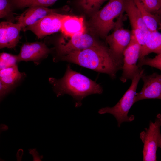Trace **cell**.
Masks as SVG:
<instances>
[{
  "instance_id": "83f0119b",
  "label": "cell",
  "mask_w": 161,
  "mask_h": 161,
  "mask_svg": "<svg viewBox=\"0 0 161 161\" xmlns=\"http://www.w3.org/2000/svg\"><path fill=\"white\" fill-rule=\"evenodd\" d=\"M157 119L161 121V114H159L157 115Z\"/></svg>"
},
{
  "instance_id": "e0dca14e",
  "label": "cell",
  "mask_w": 161,
  "mask_h": 161,
  "mask_svg": "<svg viewBox=\"0 0 161 161\" xmlns=\"http://www.w3.org/2000/svg\"><path fill=\"white\" fill-rule=\"evenodd\" d=\"M134 1L140 12L143 22L148 30L153 32L161 29V17L147 10L139 0Z\"/></svg>"
},
{
  "instance_id": "ffe728a7",
  "label": "cell",
  "mask_w": 161,
  "mask_h": 161,
  "mask_svg": "<svg viewBox=\"0 0 161 161\" xmlns=\"http://www.w3.org/2000/svg\"><path fill=\"white\" fill-rule=\"evenodd\" d=\"M107 0H77L78 5L86 13L92 14L98 11Z\"/></svg>"
},
{
  "instance_id": "9c48e42d",
  "label": "cell",
  "mask_w": 161,
  "mask_h": 161,
  "mask_svg": "<svg viewBox=\"0 0 161 161\" xmlns=\"http://www.w3.org/2000/svg\"><path fill=\"white\" fill-rule=\"evenodd\" d=\"M64 15L55 13L47 15L24 30L32 32L39 38L61 30L62 19Z\"/></svg>"
},
{
  "instance_id": "6da1fadb",
  "label": "cell",
  "mask_w": 161,
  "mask_h": 161,
  "mask_svg": "<svg viewBox=\"0 0 161 161\" xmlns=\"http://www.w3.org/2000/svg\"><path fill=\"white\" fill-rule=\"evenodd\" d=\"M61 59L107 74L112 78H115L117 72L122 69L109 47L101 44L61 56Z\"/></svg>"
},
{
  "instance_id": "8992f818",
  "label": "cell",
  "mask_w": 161,
  "mask_h": 161,
  "mask_svg": "<svg viewBox=\"0 0 161 161\" xmlns=\"http://www.w3.org/2000/svg\"><path fill=\"white\" fill-rule=\"evenodd\" d=\"M140 49V45L132 34L130 41L123 54L122 73L120 78L123 82L132 80L141 69L137 66Z\"/></svg>"
},
{
  "instance_id": "5bb4252c",
  "label": "cell",
  "mask_w": 161,
  "mask_h": 161,
  "mask_svg": "<svg viewBox=\"0 0 161 161\" xmlns=\"http://www.w3.org/2000/svg\"><path fill=\"white\" fill-rule=\"evenodd\" d=\"M83 18L64 15L62 19L61 30L64 36L71 37L85 33Z\"/></svg>"
},
{
  "instance_id": "44dd1931",
  "label": "cell",
  "mask_w": 161,
  "mask_h": 161,
  "mask_svg": "<svg viewBox=\"0 0 161 161\" xmlns=\"http://www.w3.org/2000/svg\"><path fill=\"white\" fill-rule=\"evenodd\" d=\"M13 8L9 0H0V18H5L8 21L13 22L15 17Z\"/></svg>"
},
{
  "instance_id": "7402d4cb",
  "label": "cell",
  "mask_w": 161,
  "mask_h": 161,
  "mask_svg": "<svg viewBox=\"0 0 161 161\" xmlns=\"http://www.w3.org/2000/svg\"><path fill=\"white\" fill-rule=\"evenodd\" d=\"M18 62L17 55L2 52L0 55V70L11 67Z\"/></svg>"
},
{
  "instance_id": "4fadbf2b",
  "label": "cell",
  "mask_w": 161,
  "mask_h": 161,
  "mask_svg": "<svg viewBox=\"0 0 161 161\" xmlns=\"http://www.w3.org/2000/svg\"><path fill=\"white\" fill-rule=\"evenodd\" d=\"M60 9H52L40 6H34L28 7L18 18V22L22 30L31 25L41 18L49 15L58 13Z\"/></svg>"
},
{
  "instance_id": "d4e9b609",
  "label": "cell",
  "mask_w": 161,
  "mask_h": 161,
  "mask_svg": "<svg viewBox=\"0 0 161 161\" xmlns=\"http://www.w3.org/2000/svg\"><path fill=\"white\" fill-rule=\"evenodd\" d=\"M132 34L141 47L145 44L149 32H147L139 28L132 29Z\"/></svg>"
},
{
  "instance_id": "52a82bcc",
  "label": "cell",
  "mask_w": 161,
  "mask_h": 161,
  "mask_svg": "<svg viewBox=\"0 0 161 161\" xmlns=\"http://www.w3.org/2000/svg\"><path fill=\"white\" fill-rule=\"evenodd\" d=\"M161 121L157 119L150 121L148 128H145L140 134L143 143V151L144 161H156V152L158 146L159 137L160 133Z\"/></svg>"
},
{
  "instance_id": "7a4b0ae2",
  "label": "cell",
  "mask_w": 161,
  "mask_h": 161,
  "mask_svg": "<svg viewBox=\"0 0 161 161\" xmlns=\"http://www.w3.org/2000/svg\"><path fill=\"white\" fill-rule=\"evenodd\" d=\"M53 90L58 97L65 94L70 95L75 102L76 107L82 104V100L92 94H101L103 91L101 86L85 76L74 71L69 65L61 78L49 79Z\"/></svg>"
},
{
  "instance_id": "d6986e66",
  "label": "cell",
  "mask_w": 161,
  "mask_h": 161,
  "mask_svg": "<svg viewBox=\"0 0 161 161\" xmlns=\"http://www.w3.org/2000/svg\"><path fill=\"white\" fill-rule=\"evenodd\" d=\"M58 0H9L13 9H22L34 6L48 7Z\"/></svg>"
},
{
  "instance_id": "4316f807",
  "label": "cell",
  "mask_w": 161,
  "mask_h": 161,
  "mask_svg": "<svg viewBox=\"0 0 161 161\" xmlns=\"http://www.w3.org/2000/svg\"><path fill=\"white\" fill-rule=\"evenodd\" d=\"M158 146L161 148V134L160 133L159 137Z\"/></svg>"
},
{
  "instance_id": "603a6c76",
  "label": "cell",
  "mask_w": 161,
  "mask_h": 161,
  "mask_svg": "<svg viewBox=\"0 0 161 161\" xmlns=\"http://www.w3.org/2000/svg\"><path fill=\"white\" fill-rule=\"evenodd\" d=\"M148 11L161 17V4L159 0H139Z\"/></svg>"
},
{
  "instance_id": "f1b7e54d",
  "label": "cell",
  "mask_w": 161,
  "mask_h": 161,
  "mask_svg": "<svg viewBox=\"0 0 161 161\" xmlns=\"http://www.w3.org/2000/svg\"><path fill=\"white\" fill-rule=\"evenodd\" d=\"M159 1L161 4V0H159Z\"/></svg>"
},
{
  "instance_id": "30bf717a",
  "label": "cell",
  "mask_w": 161,
  "mask_h": 161,
  "mask_svg": "<svg viewBox=\"0 0 161 161\" xmlns=\"http://www.w3.org/2000/svg\"><path fill=\"white\" fill-rule=\"evenodd\" d=\"M141 79L143 86L141 91L136 93L135 103L145 99L161 100V74L154 73L146 75L144 74Z\"/></svg>"
},
{
  "instance_id": "2e32d148",
  "label": "cell",
  "mask_w": 161,
  "mask_h": 161,
  "mask_svg": "<svg viewBox=\"0 0 161 161\" xmlns=\"http://www.w3.org/2000/svg\"><path fill=\"white\" fill-rule=\"evenodd\" d=\"M125 12L128 17L132 29L139 28L147 32H149L143 22L140 12L134 0H126Z\"/></svg>"
},
{
  "instance_id": "ba28073f",
  "label": "cell",
  "mask_w": 161,
  "mask_h": 161,
  "mask_svg": "<svg viewBox=\"0 0 161 161\" xmlns=\"http://www.w3.org/2000/svg\"><path fill=\"white\" fill-rule=\"evenodd\" d=\"M100 44L91 35L84 33L71 37L64 36L58 42L57 49L63 56Z\"/></svg>"
},
{
  "instance_id": "7c38bea8",
  "label": "cell",
  "mask_w": 161,
  "mask_h": 161,
  "mask_svg": "<svg viewBox=\"0 0 161 161\" xmlns=\"http://www.w3.org/2000/svg\"><path fill=\"white\" fill-rule=\"evenodd\" d=\"M22 30L18 23H15L8 21L0 23V48H13L18 43L20 33Z\"/></svg>"
},
{
  "instance_id": "8fae6325",
  "label": "cell",
  "mask_w": 161,
  "mask_h": 161,
  "mask_svg": "<svg viewBox=\"0 0 161 161\" xmlns=\"http://www.w3.org/2000/svg\"><path fill=\"white\" fill-rule=\"evenodd\" d=\"M51 52L44 42H36L26 43L21 47L18 55V62L32 61L37 64L42 59L47 57Z\"/></svg>"
},
{
  "instance_id": "484cf974",
  "label": "cell",
  "mask_w": 161,
  "mask_h": 161,
  "mask_svg": "<svg viewBox=\"0 0 161 161\" xmlns=\"http://www.w3.org/2000/svg\"><path fill=\"white\" fill-rule=\"evenodd\" d=\"M13 86L4 83L0 81V100L2 99L12 89Z\"/></svg>"
},
{
  "instance_id": "ac0fdd59",
  "label": "cell",
  "mask_w": 161,
  "mask_h": 161,
  "mask_svg": "<svg viewBox=\"0 0 161 161\" xmlns=\"http://www.w3.org/2000/svg\"><path fill=\"white\" fill-rule=\"evenodd\" d=\"M23 76L16 64L0 70V81L13 86L21 79Z\"/></svg>"
},
{
  "instance_id": "3957f363",
  "label": "cell",
  "mask_w": 161,
  "mask_h": 161,
  "mask_svg": "<svg viewBox=\"0 0 161 161\" xmlns=\"http://www.w3.org/2000/svg\"><path fill=\"white\" fill-rule=\"evenodd\" d=\"M126 0H109L101 9L92 14L90 25L94 31L105 38L114 27V20L123 15Z\"/></svg>"
},
{
  "instance_id": "9a60e30c",
  "label": "cell",
  "mask_w": 161,
  "mask_h": 161,
  "mask_svg": "<svg viewBox=\"0 0 161 161\" xmlns=\"http://www.w3.org/2000/svg\"><path fill=\"white\" fill-rule=\"evenodd\" d=\"M161 52V33L158 31L150 32L145 44L141 47L139 59L151 53L158 54Z\"/></svg>"
},
{
  "instance_id": "5b68a950",
  "label": "cell",
  "mask_w": 161,
  "mask_h": 161,
  "mask_svg": "<svg viewBox=\"0 0 161 161\" xmlns=\"http://www.w3.org/2000/svg\"><path fill=\"white\" fill-rule=\"evenodd\" d=\"M123 15L118 18L113 32L105 38L112 55L122 69L123 52L129 43L132 36L131 31L123 27Z\"/></svg>"
},
{
  "instance_id": "cb8c5ba5",
  "label": "cell",
  "mask_w": 161,
  "mask_h": 161,
  "mask_svg": "<svg viewBox=\"0 0 161 161\" xmlns=\"http://www.w3.org/2000/svg\"><path fill=\"white\" fill-rule=\"evenodd\" d=\"M144 65H148L161 71V52L153 58L144 57L139 59L137 66L140 68Z\"/></svg>"
},
{
  "instance_id": "277c9868",
  "label": "cell",
  "mask_w": 161,
  "mask_h": 161,
  "mask_svg": "<svg viewBox=\"0 0 161 161\" xmlns=\"http://www.w3.org/2000/svg\"><path fill=\"white\" fill-rule=\"evenodd\" d=\"M144 72V69L141 68L131 80V83L129 88L114 106L102 108L99 110L98 113L101 114L109 113L113 115L117 122L119 127L123 122L133 121L134 118V116H129L128 113L132 105L135 103L137 87Z\"/></svg>"
}]
</instances>
